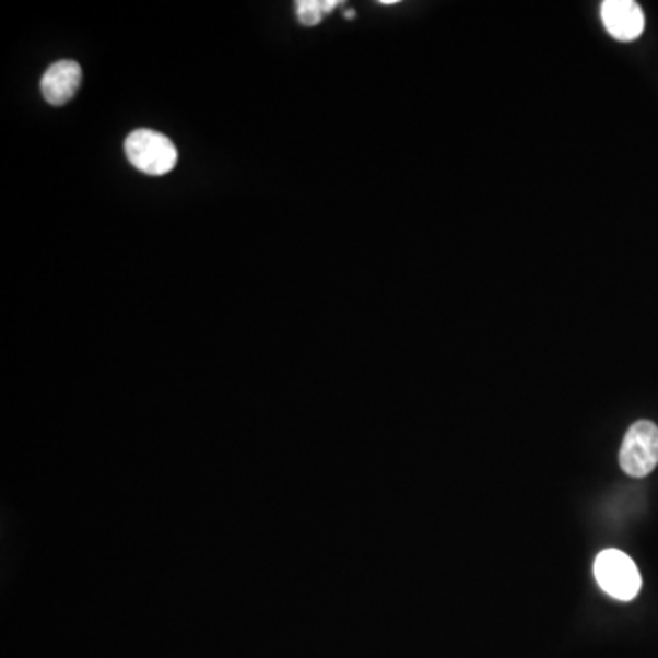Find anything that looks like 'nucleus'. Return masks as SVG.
Wrapping results in <instances>:
<instances>
[{"label":"nucleus","instance_id":"1","mask_svg":"<svg viewBox=\"0 0 658 658\" xmlns=\"http://www.w3.org/2000/svg\"><path fill=\"white\" fill-rule=\"evenodd\" d=\"M125 154L141 173L163 176L178 163V151L167 136L156 130L140 129L125 140Z\"/></svg>","mask_w":658,"mask_h":658},{"label":"nucleus","instance_id":"2","mask_svg":"<svg viewBox=\"0 0 658 658\" xmlns=\"http://www.w3.org/2000/svg\"><path fill=\"white\" fill-rule=\"evenodd\" d=\"M595 578L609 597L630 602L641 592L642 576L635 562L619 549H606L595 560Z\"/></svg>","mask_w":658,"mask_h":658},{"label":"nucleus","instance_id":"3","mask_svg":"<svg viewBox=\"0 0 658 658\" xmlns=\"http://www.w3.org/2000/svg\"><path fill=\"white\" fill-rule=\"evenodd\" d=\"M620 467L631 478H646L658 465V426L651 421H636L625 434L620 448Z\"/></svg>","mask_w":658,"mask_h":658},{"label":"nucleus","instance_id":"4","mask_svg":"<svg viewBox=\"0 0 658 658\" xmlns=\"http://www.w3.org/2000/svg\"><path fill=\"white\" fill-rule=\"evenodd\" d=\"M600 13L603 26L616 40H635L646 26L644 12L633 0H606Z\"/></svg>","mask_w":658,"mask_h":658},{"label":"nucleus","instance_id":"5","mask_svg":"<svg viewBox=\"0 0 658 658\" xmlns=\"http://www.w3.org/2000/svg\"><path fill=\"white\" fill-rule=\"evenodd\" d=\"M83 70L75 61H59L51 64L43 75L40 90L45 99L54 106L67 105L78 94Z\"/></svg>","mask_w":658,"mask_h":658},{"label":"nucleus","instance_id":"6","mask_svg":"<svg viewBox=\"0 0 658 658\" xmlns=\"http://www.w3.org/2000/svg\"><path fill=\"white\" fill-rule=\"evenodd\" d=\"M337 7H341L339 0H301L296 2V17L304 26H317Z\"/></svg>","mask_w":658,"mask_h":658},{"label":"nucleus","instance_id":"7","mask_svg":"<svg viewBox=\"0 0 658 658\" xmlns=\"http://www.w3.org/2000/svg\"><path fill=\"white\" fill-rule=\"evenodd\" d=\"M380 4H385V7H390V4H397V0H380Z\"/></svg>","mask_w":658,"mask_h":658},{"label":"nucleus","instance_id":"8","mask_svg":"<svg viewBox=\"0 0 658 658\" xmlns=\"http://www.w3.org/2000/svg\"><path fill=\"white\" fill-rule=\"evenodd\" d=\"M346 17H348V19H353V17H355V12H353V10H348V12H346Z\"/></svg>","mask_w":658,"mask_h":658}]
</instances>
